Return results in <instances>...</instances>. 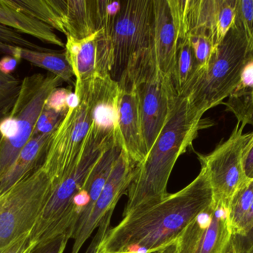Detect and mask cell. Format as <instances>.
I'll use <instances>...</instances> for the list:
<instances>
[{
  "label": "cell",
  "mask_w": 253,
  "mask_h": 253,
  "mask_svg": "<svg viewBox=\"0 0 253 253\" xmlns=\"http://www.w3.org/2000/svg\"><path fill=\"white\" fill-rule=\"evenodd\" d=\"M212 203L208 173H200L180 191L132 211L109 229L99 253H155L175 242L184 228Z\"/></svg>",
  "instance_id": "6da1fadb"
},
{
  "label": "cell",
  "mask_w": 253,
  "mask_h": 253,
  "mask_svg": "<svg viewBox=\"0 0 253 253\" xmlns=\"http://www.w3.org/2000/svg\"><path fill=\"white\" fill-rule=\"evenodd\" d=\"M202 116L186 97L178 96L160 135L135 168L123 215L155 204L169 195L167 187L171 172L197 137Z\"/></svg>",
  "instance_id": "7a4b0ae2"
},
{
  "label": "cell",
  "mask_w": 253,
  "mask_h": 253,
  "mask_svg": "<svg viewBox=\"0 0 253 253\" xmlns=\"http://www.w3.org/2000/svg\"><path fill=\"white\" fill-rule=\"evenodd\" d=\"M115 137L91 126L78 161L69 175L54 183L50 198L30 233L37 245L64 234L72 238L80 216L76 204L77 196L84 189L102 153L115 141Z\"/></svg>",
  "instance_id": "3957f363"
},
{
  "label": "cell",
  "mask_w": 253,
  "mask_h": 253,
  "mask_svg": "<svg viewBox=\"0 0 253 253\" xmlns=\"http://www.w3.org/2000/svg\"><path fill=\"white\" fill-rule=\"evenodd\" d=\"M252 59L245 33L233 25L221 44L215 49L209 65L197 71L181 97L201 114L224 103L236 90L245 64Z\"/></svg>",
  "instance_id": "277c9868"
},
{
  "label": "cell",
  "mask_w": 253,
  "mask_h": 253,
  "mask_svg": "<svg viewBox=\"0 0 253 253\" xmlns=\"http://www.w3.org/2000/svg\"><path fill=\"white\" fill-rule=\"evenodd\" d=\"M62 83L51 73H37L22 80L13 108L0 121V181L32 137L46 100Z\"/></svg>",
  "instance_id": "5b68a950"
},
{
  "label": "cell",
  "mask_w": 253,
  "mask_h": 253,
  "mask_svg": "<svg viewBox=\"0 0 253 253\" xmlns=\"http://www.w3.org/2000/svg\"><path fill=\"white\" fill-rule=\"evenodd\" d=\"M53 186L41 166L0 196V252L31 233Z\"/></svg>",
  "instance_id": "8992f818"
},
{
  "label": "cell",
  "mask_w": 253,
  "mask_h": 253,
  "mask_svg": "<svg viewBox=\"0 0 253 253\" xmlns=\"http://www.w3.org/2000/svg\"><path fill=\"white\" fill-rule=\"evenodd\" d=\"M74 86L78 105L68 110L53 132L42 166L53 183L59 182L74 169L93 123V104L87 87L83 82H75Z\"/></svg>",
  "instance_id": "52a82bcc"
},
{
  "label": "cell",
  "mask_w": 253,
  "mask_h": 253,
  "mask_svg": "<svg viewBox=\"0 0 253 253\" xmlns=\"http://www.w3.org/2000/svg\"><path fill=\"white\" fill-rule=\"evenodd\" d=\"M245 125L238 122L228 139L206 155L199 154L202 169L209 177L214 204L229 209L238 193L249 182L245 159L253 132L244 133Z\"/></svg>",
  "instance_id": "ba28073f"
},
{
  "label": "cell",
  "mask_w": 253,
  "mask_h": 253,
  "mask_svg": "<svg viewBox=\"0 0 253 253\" xmlns=\"http://www.w3.org/2000/svg\"><path fill=\"white\" fill-rule=\"evenodd\" d=\"M153 0H123L110 34L111 76L118 81L129 61L153 45Z\"/></svg>",
  "instance_id": "9c48e42d"
},
{
  "label": "cell",
  "mask_w": 253,
  "mask_h": 253,
  "mask_svg": "<svg viewBox=\"0 0 253 253\" xmlns=\"http://www.w3.org/2000/svg\"><path fill=\"white\" fill-rule=\"evenodd\" d=\"M180 39L203 34L216 49L234 24L236 0H169Z\"/></svg>",
  "instance_id": "30bf717a"
},
{
  "label": "cell",
  "mask_w": 253,
  "mask_h": 253,
  "mask_svg": "<svg viewBox=\"0 0 253 253\" xmlns=\"http://www.w3.org/2000/svg\"><path fill=\"white\" fill-rule=\"evenodd\" d=\"M233 234L228 209L212 202L177 239V253H227Z\"/></svg>",
  "instance_id": "8fae6325"
},
{
  "label": "cell",
  "mask_w": 253,
  "mask_h": 253,
  "mask_svg": "<svg viewBox=\"0 0 253 253\" xmlns=\"http://www.w3.org/2000/svg\"><path fill=\"white\" fill-rule=\"evenodd\" d=\"M136 166L123 150L99 199L87 215L76 224L71 238L74 242L71 253H80L83 245L99 227L104 218L108 214L114 212L120 198L128 190L133 180Z\"/></svg>",
  "instance_id": "7c38bea8"
},
{
  "label": "cell",
  "mask_w": 253,
  "mask_h": 253,
  "mask_svg": "<svg viewBox=\"0 0 253 253\" xmlns=\"http://www.w3.org/2000/svg\"><path fill=\"white\" fill-rule=\"evenodd\" d=\"M65 48L76 81L111 76V39L105 30L82 40L68 37Z\"/></svg>",
  "instance_id": "4fadbf2b"
},
{
  "label": "cell",
  "mask_w": 253,
  "mask_h": 253,
  "mask_svg": "<svg viewBox=\"0 0 253 253\" xmlns=\"http://www.w3.org/2000/svg\"><path fill=\"white\" fill-rule=\"evenodd\" d=\"M57 31L77 40L103 28L102 0H56Z\"/></svg>",
  "instance_id": "5bb4252c"
},
{
  "label": "cell",
  "mask_w": 253,
  "mask_h": 253,
  "mask_svg": "<svg viewBox=\"0 0 253 253\" xmlns=\"http://www.w3.org/2000/svg\"><path fill=\"white\" fill-rule=\"evenodd\" d=\"M153 48L158 69L170 78L179 37L168 0H153Z\"/></svg>",
  "instance_id": "9a60e30c"
},
{
  "label": "cell",
  "mask_w": 253,
  "mask_h": 253,
  "mask_svg": "<svg viewBox=\"0 0 253 253\" xmlns=\"http://www.w3.org/2000/svg\"><path fill=\"white\" fill-rule=\"evenodd\" d=\"M118 134L128 157L136 165L142 163L147 152L141 132L138 95L133 88H120Z\"/></svg>",
  "instance_id": "2e32d148"
},
{
  "label": "cell",
  "mask_w": 253,
  "mask_h": 253,
  "mask_svg": "<svg viewBox=\"0 0 253 253\" xmlns=\"http://www.w3.org/2000/svg\"><path fill=\"white\" fill-rule=\"evenodd\" d=\"M53 132L31 137L13 166L0 181V196L42 166Z\"/></svg>",
  "instance_id": "e0dca14e"
},
{
  "label": "cell",
  "mask_w": 253,
  "mask_h": 253,
  "mask_svg": "<svg viewBox=\"0 0 253 253\" xmlns=\"http://www.w3.org/2000/svg\"><path fill=\"white\" fill-rule=\"evenodd\" d=\"M0 25L7 27L21 34H27L43 43L59 47L65 44L49 25L0 0Z\"/></svg>",
  "instance_id": "ac0fdd59"
},
{
  "label": "cell",
  "mask_w": 253,
  "mask_h": 253,
  "mask_svg": "<svg viewBox=\"0 0 253 253\" xmlns=\"http://www.w3.org/2000/svg\"><path fill=\"white\" fill-rule=\"evenodd\" d=\"M6 56H13L18 60L25 59L36 66L47 70L49 73L59 77L62 81L75 86L73 80L74 72L65 51L58 52L52 50L40 51L8 45Z\"/></svg>",
  "instance_id": "d6986e66"
},
{
  "label": "cell",
  "mask_w": 253,
  "mask_h": 253,
  "mask_svg": "<svg viewBox=\"0 0 253 253\" xmlns=\"http://www.w3.org/2000/svg\"><path fill=\"white\" fill-rule=\"evenodd\" d=\"M197 70V62L188 37L180 39L169 78L178 96L183 95Z\"/></svg>",
  "instance_id": "ffe728a7"
},
{
  "label": "cell",
  "mask_w": 253,
  "mask_h": 253,
  "mask_svg": "<svg viewBox=\"0 0 253 253\" xmlns=\"http://www.w3.org/2000/svg\"><path fill=\"white\" fill-rule=\"evenodd\" d=\"M233 25L245 33L253 59V0H236Z\"/></svg>",
  "instance_id": "44dd1931"
},
{
  "label": "cell",
  "mask_w": 253,
  "mask_h": 253,
  "mask_svg": "<svg viewBox=\"0 0 253 253\" xmlns=\"http://www.w3.org/2000/svg\"><path fill=\"white\" fill-rule=\"evenodd\" d=\"M21 83L12 74L0 71V114H8L13 108L19 91Z\"/></svg>",
  "instance_id": "7402d4cb"
},
{
  "label": "cell",
  "mask_w": 253,
  "mask_h": 253,
  "mask_svg": "<svg viewBox=\"0 0 253 253\" xmlns=\"http://www.w3.org/2000/svg\"><path fill=\"white\" fill-rule=\"evenodd\" d=\"M193 48L198 65L197 71H203L209 65L215 51L211 39L203 34H191L187 36Z\"/></svg>",
  "instance_id": "603a6c76"
},
{
  "label": "cell",
  "mask_w": 253,
  "mask_h": 253,
  "mask_svg": "<svg viewBox=\"0 0 253 253\" xmlns=\"http://www.w3.org/2000/svg\"><path fill=\"white\" fill-rule=\"evenodd\" d=\"M77 105L78 100L74 92L71 89L59 87L49 95L44 108L66 115L70 108H76Z\"/></svg>",
  "instance_id": "cb8c5ba5"
},
{
  "label": "cell",
  "mask_w": 253,
  "mask_h": 253,
  "mask_svg": "<svg viewBox=\"0 0 253 253\" xmlns=\"http://www.w3.org/2000/svg\"><path fill=\"white\" fill-rule=\"evenodd\" d=\"M65 116V114L56 112L53 110L43 108L37 120L32 137L54 132Z\"/></svg>",
  "instance_id": "d4e9b609"
},
{
  "label": "cell",
  "mask_w": 253,
  "mask_h": 253,
  "mask_svg": "<svg viewBox=\"0 0 253 253\" xmlns=\"http://www.w3.org/2000/svg\"><path fill=\"white\" fill-rule=\"evenodd\" d=\"M0 42L7 43L9 45L24 48V49H32V50L40 51H49V49H44L38 45L28 40L22 34L0 25Z\"/></svg>",
  "instance_id": "484cf974"
},
{
  "label": "cell",
  "mask_w": 253,
  "mask_h": 253,
  "mask_svg": "<svg viewBox=\"0 0 253 253\" xmlns=\"http://www.w3.org/2000/svg\"><path fill=\"white\" fill-rule=\"evenodd\" d=\"M227 253H253V225L244 234L232 236Z\"/></svg>",
  "instance_id": "4316f807"
},
{
  "label": "cell",
  "mask_w": 253,
  "mask_h": 253,
  "mask_svg": "<svg viewBox=\"0 0 253 253\" xmlns=\"http://www.w3.org/2000/svg\"><path fill=\"white\" fill-rule=\"evenodd\" d=\"M71 239L69 235L57 236L44 243L37 245L29 253H63Z\"/></svg>",
  "instance_id": "83f0119b"
},
{
  "label": "cell",
  "mask_w": 253,
  "mask_h": 253,
  "mask_svg": "<svg viewBox=\"0 0 253 253\" xmlns=\"http://www.w3.org/2000/svg\"><path fill=\"white\" fill-rule=\"evenodd\" d=\"M112 215L113 213L108 214L99 224L98 227L97 233L93 238L85 253H99V246L110 229V224H111Z\"/></svg>",
  "instance_id": "f1b7e54d"
},
{
  "label": "cell",
  "mask_w": 253,
  "mask_h": 253,
  "mask_svg": "<svg viewBox=\"0 0 253 253\" xmlns=\"http://www.w3.org/2000/svg\"><path fill=\"white\" fill-rule=\"evenodd\" d=\"M37 245V242L32 240L29 234L3 250L0 253H29Z\"/></svg>",
  "instance_id": "f546056e"
},
{
  "label": "cell",
  "mask_w": 253,
  "mask_h": 253,
  "mask_svg": "<svg viewBox=\"0 0 253 253\" xmlns=\"http://www.w3.org/2000/svg\"><path fill=\"white\" fill-rule=\"evenodd\" d=\"M252 89H253V59H250L245 64L242 70L240 82L234 92L248 91Z\"/></svg>",
  "instance_id": "4dcf8cb0"
},
{
  "label": "cell",
  "mask_w": 253,
  "mask_h": 253,
  "mask_svg": "<svg viewBox=\"0 0 253 253\" xmlns=\"http://www.w3.org/2000/svg\"><path fill=\"white\" fill-rule=\"evenodd\" d=\"M18 59L10 56H4L0 59V71L3 74H11L17 66Z\"/></svg>",
  "instance_id": "1f68e13d"
},
{
  "label": "cell",
  "mask_w": 253,
  "mask_h": 253,
  "mask_svg": "<svg viewBox=\"0 0 253 253\" xmlns=\"http://www.w3.org/2000/svg\"><path fill=\"white\" fill-rule=\"evenodd\" d=\"M245 170L248 179H253V137L248 144L245 159Z\"/></svg>",
  "instance_id": "d6a6232c"
},
{
  "label": "cell",
  "mask_w": 253,
  "mask_h": 253,
  "mask_svg": "<svg viewBox=\"0 0 253 253\" xmlns=\"http://www.w3.org/2000/svg\"><path fill=\"white\" fill-rule=\"evenodd\" d=\"M177 241V240H176ZM176 241L169 244L165 248H162L160 251L156 253H177V242Z\"/></svg>",
  "instance_id": "836d02e7"
},
{
  "label": "cell",
  "mask_w": 253,
  "mask_h": 253,
  "mask_svg": "<svg viewBox=\"0 0 253 253\" xmlns=\"http://www.w3.org/2000/svg\"><path fill=\"white\" fill-rule=\"evenodd\" d=\"M6 115H7V114H0V121H1V120H2L3 118H4V117H5ZM1 133H0V141H1Z\"/></svg>",
  "instance_id": "e575fe53"
},
{
  "label": "cell",
  "mask_w": 253,
  "mask_h": 253,
  "mask_svg": "<svg viewBox=\"0 0 253 253\" xmlns=\"http://www.w3.org/2000/svg\"></svg>",
  "instance_id": "d590c367"
},
{
  "label": "cell",
  "mask_w": 253,
  "mask_h": 253,
  "mask_svg": "<svg viewBox=\"0 0 253 253\" xmlns=\"http://www.w3.org/2000/svg\"></svg>",
  "instance_id": "8d00e7d4"
}]
</instances>
